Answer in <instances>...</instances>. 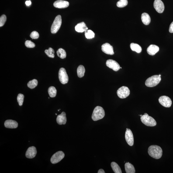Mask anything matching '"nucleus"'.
Here are the masks:
<instances>
[{"label": "nucleus", "mask_w": 173, "mask_h": 173, "mask_svg": "<svg viewBox=\"0 0 173 173\" xmlns=\"http://www.w3.org/2000/svg\"><path fill=\"white\" fill-rule=\"evenodd\" d=\"M140 115V116L141 117V116H142V115Z\"/></svg>", "instance_id": "39"}, {"label": "nucleus", "mask_w": 173, "mask_h": 173, "mask_svg": "<svg viewBox=\"0 0 173 173\" xmlns=\"http://www.w3.org/2000/svg\"><path fill=\"white\" fill-rule=\"evenodd\" d=\"M62 20L61 15H59L56 17L52 25L51 31L53 34L57 33L59 29L62 24Z\"/></svg>", "instance_id": "5"}, {"label": "nucleus", "mask_w": 173, "mask_h": 173, "mask_svg": "<svg viewBox=\"0 0 173 173\" xmlns=\"http://www.w3.org/2000/svg\"><path fill=\"white\" fill-rule=\"evenodd\" d=\"M169 31L170 33H173V21L171 22V23L170 25Z\"/></svg>", "instance_id": "35"}, {"label": "nucleus", "mask_w": 173, "mask_h": 173, "mask_svg": "<svg viewBox=\"0 0 173 173\" xmlns=\"http://www.w3.org/2000/svg\"><path fill=\"white\" fill-rule=\"evenodd\" d=\"M161 80V77H160L159 75H153L147 79L145 84L147 87H154L159 84Z\"/></svg>", "instance_id": "3"}, {"label": "nucleus", "mask_w": 173, "mask_h": 173, "mask_svg": "<svg viewBox=\"0 0 173 173\" xmlns=\"http://www.w3.org/2000/svg\"><path fill=\"white\" fill-rule=\"evenodd\" d=\"M159 76L160 77L161 76V75H160V74H159Z\"/></svg>", "instance_id": "38"}, {"label": "nucleus", "mask_w": 173, "mask_h": 173, "mask_svg": "<svg viewBox=\"0 0 173 173\" xmlns=\"http://www.w3.org/2000/svg\"><path fill=\"white\" fill-rule=\"evenodd\" d=\"M120 68L122 69V67H120Z\"/></svg>", "instance_id": "40"}, {"label": "nucleus", "mask_w": 173, "mask_h": 173, "mask_svg": "<svg viewBox=\"0 0 173 173\" xmlns=\"http://www.w3.org/2000/svg\"><path fill=\"white\" fill-rule=\"evenodd\" d=\"M125 138L129 146H132L134 145V137L133 133L130 129L127 128L125 133Z\"/></svg>", "instance_id": "10"}, {"label": "nucleus", "mask_w": 173, "mask_h": 173, "mask_svg": "<svg viewBox=\"0 0 173 173\" xmlns=\"http://www.w3.org/2000/svg\"><path fill=\"white\" fill-rule=\"evenodd\" d=\"M4 125L5 127L8 128L15 129L18 127V123L15 121L8 120L5 121Z\"/></svg>", "instance_id": "16"}, {"label": "nucleus", "mask_w": 173, "mask_h": 173, "mask_svg": "<svg viewBox=\"0 0 173 173\" xmlns=\"http://www.w3.org/2000/svg\"><path fill=\"white\" fill-rule=\"evenodd\" d=\"M7 20V17L5 15H3L0 18V26H3L5 24Z\"/></svg>", "instance_id": "33"}, {"label": "nucleus", "mask_w": 173, "mask_h": 173, "mask_svg": "<svg viewBox=\"0 0 173 173\" xmlns=\"http://www.w3.org/2000/svg\"><path fill=\"white\" fill-rule=\"evenodd\" d=\"M154 7L156 11L159 13H162L164 12V5L161 0H155L154 3Z\"/></svg>", "instance_id": "12"}, {"label": "nucleus", "mask_w": 173, "mask_h": 173, "mask_svg": "<svg viewBox=\"0 0 173 173\" xmlns=\"http://www.w3.org/2000/svg\"><path fill=\"white\" fill-rule=\"evenodd\" d=\"M105 116V112L103 108L101 106H97L94 109L92 118L94 121H97L103 118Z\"/></svg>", "instance_id": "2"}, {"label": "nucleus", "mask_w": 173, "mask_h": 173, "mask_svg": "<svg viewBox=\"0 0 173 173\" xmlns=\"http://www.w3.org/2000/svg\"><path fill=\"white\" fill-rule=\"evenodd\" d=\"M102 51L107 54L113 55L114 54L113 47L109 43H105L102 45L101 46Z\"/></svg>", "instance_id": "13"}, {"label": "nucleus", "mask_w": 173, "mask_h": 173, "mask_svg": "<svg viewBox=\"0 0 173 173\" xmlns=\"http://www.w3.org/2000/svg\"><path fill=\"white\" fill-rule=\"evenodd\" d=\"M25 45L28 48H33L35 46L34 43L30 40H27L25 42Z\"/></svg>", "instance_id": "32"}, {"label": "nucleus", "mask_w": 173, "mask_h": 173, "mask_svg": "<svg viewBox=\"0 0 173 173\" xmlns=\"http://www.w3.org/2000/svg\"><path fill=\"white\" fill-rule=\"evenodd\" d=\"M58 77L60 82L64 84L68 83L69 78L65 69L61 68L59 70Z\"/></svg>", "instance_id": "6"}, {"label": "nucleus", "mask_w": 173, "mask_h": 173, "mask_svg": "<svg viewBox=\"0 0 173 173\" xmlns=\"http://www.w3.org/2000/svg\"><path fill=\"white\" fill-rule=\"evenodd\" d=\"M38 81L36 79H33L32 81H29L28 83L27 86L31 89H33L37 86Z\"/></svg>", "instance_id": "27"}, {"label": "nucleus", "mask_w": 173, "mask_h": 173, "mask_svg": "<svg viewBox=\"0 0 173 173\" xmlns=\"http://www.w3.org/2000/svg\"><path fill=\"white\" fill-rule=\"evenodd\" d=\"M141 121L146 126L150 127L155 126L157 125V122L155 120L148 115H144L140 118Z\"/></svg>", "instance_id": "4"}, {"label": "nucleus", "mask_w": 173, "mask_h": 173, "mask_svg": "<svg viewBox=\"0 0 173 173\" xmlns=\"http://www.w3.org/2000/svg\"><path fill=\"white\" fill-rule=\"evenodd\" d=\"M54 6L55 7L58 8H64L68 7L69 3L68 1L58 0L54 3Z\"/></svg>", "instance_id": "15"}, {"label": "nucleus", "mask_w": 173, "mask_h": 173, "mask_svg": "<svg viewBox=\"0 0 173 173\" xmlns=\"http://www.w3.org/2000/svg\"><path fill=\"white\" fill-rule=\"evenodd\" d=\"M98 173H105L103 169H100L98 170Z\"/></svg>", "instance_id": "37"}, {"label": "nucleus", "mask_w": 173, "mask_h": 173, "mask_svg": "<svg viewBox=\"0 0 173 173\" xmlns=\"http://www.w3.org/2000/svg\"><path fill=\"white\" fill-rule=\"evenodd\" d=\"M106 65L109 68L112 69L114 71H117L120 69V67L117 62L112 59L107 60Z\"/></svg>", "instance_id": "11"}, {"label": "nucleus", "mask_w": 173, "mask_h": 173, "mask_svg": "<svg viewBox=\"0 0 173 173\" xmlns=\"http://www.w3.org/2000/svg\"><path fill=\"white\" fill-rule=\"evenodd\" d=\"M85 70V67L82 65L79 66L77 69V73L78 77L79 78H82L84 76Z\"/></svg>", "instance_id": "23"}, {"label": "nucleus", "mask_w": 173, "mask_h": 173, "mask_svg": "<svg viewBox=\"0 0 173 173\" xmlns=\"http://www.w3.org/2000/svg\"><path fill=\"white\" fill-rule=\"evenodd\" d=\"M31 4L32 2L30 1H27L25 2V4H26V5H27L28 6H29V5H31Z\"/></svg>", "instance_id": "36"}, {"label": "nucleus", "mask_w": 173, "mask_h": 173, "mask_svg": "<svg viewBox=\"0 0 173 173\" xmlns=\"http://www.w3.org/2000/svg\"><path fill=\"white\" fill-rule=\"evenodd\" d=\"M158 101L161 105L164 107L170 108L172 104V101L171 98L165 96L160 97Z\"/></svg>", "instance_id": "9"}, {"label": "nucleus", "mask_w": 173, "mask_h": 173, "mask_svg": "<svg viewBox=\"0 0 173 173\" xmlns=\"http://www.w3.org/2000/svg\"><path fill=\"white\" fill-rule=\"evenodd\" d=\"M65 112H63L61 114L58 115L57 121L59 125L65 124L67 123V119Z\"/></svg>", "instance_id": "18"}, {"label": "nucleus", "mask_w": 173, "mask_h": 173, "mask_svg": "<svg viewBox=\"0 0 173 173\" xmlns=\"http://www.w3.org/2000/svg\"><path fill=\"white\" fill-rule=\"evenodd\" d=\"M112 170L115 173H122V171L121 169L118 164L116 163L112 162L111 163Z\"/></svg>", "instance_id": "24"}, {"label": "nucleus", "mask_w": 173, "mask_h": 173, "mask_svg": "<svg viewBox=\"0 0 173 173\" xmlns=\"http://www.w3.org/2000/svg\"><path fill=\"white\" fill-rule=\"evenodd\" d=\"M24 98V96L22 94H19L17 96V100L20 106H21L23 104Z\"/></svg>", "instance_id": "31"}, {"label": "nucleus", "mask_w": 173, "mask_h": 173, "mask_svg": "<svg viewBox=\"0 0 173 173\" xmlns=\"http://www.w3.org/2000/svg\"><path fill=\"white\" fill-rule=\"evenodd\" d=\"M37 151L35 147L32 146L29 147L26 152L25 156L27 158L32 159L35 157Z\"/></svg>", "instance_id": "14"}, {"label": "nucleus", "mask_w": 173, "mask_h": 173, "mask_svg": "<svg viewBox=\"0 0 173 173\" xmlns=\"http://www.w3.org/2000/svg\"><path fill=\"white\" fill-rule=\"evenodd\" d=\"M48 93L50 97L54 98L56 96L57 93V90L53 86L50 87L49 88Z\"/></svg>", "instance_id": "26"}, {"label": "nucleus", "mask_w": 173, "mask_h": 173, "mask_svg": "<svg viewBox=\"0 0 173 173\" xmlns=\"http://www.w3.org/2000/svg\"><path fill=\"white\" fill-rule=\"evenodd\" d=\"M30 36L32 39H37L39 38V34L37 32L34 31L31 33Z\"/></svg>", "instance_id": "34"}, {"label": "nucleus", "mask_w": 173, "mask_h": 173, "mask_svg": "<svg viewBox=\"0 0 173 173\" xmlns=\"http://www.w3.org/2000/svg\"><path fill=\"white\" fill-rule=\"evenodd\" d=\"M64 154L63 152L59 151L53 154L51 158V162L53 164H56L59 162L64 157Z\"/></svg>", "instance_id": "8"}, {"label": "nucleus", "mask_w": 173, "mask_h": 173, "mask_svg": "<svg viewBox=\"0 0 173 173\" xmlns=\"http://www.w3.org/2000/svg\"><path fill=\"white\" fill-rule=\"evenodd\" d=\"M159 48L158 46L154 45H151L147 49V52L150 55L154 56L159 51Z\"/></svg>", "instance_id": "17"}, {"label": "nucleus", "mask_w": 173, "mask_h": 173, "mask_svg": "<svg viewBox=\"0 0 173 173\" xmlns=\"http://www.w3.org/2000/svg\"><path fill=\"white\" fill-rule=\"evenodd\" d=\"M148 153L150 157L158 159L162 157L163 150L160 146L152 145L149 147Z\"/></svg>", "instance_id": "1"}, {"label": "nucleus", "mask_w": 173, "mask_h": 173, "mask_svg": "<svg viewBox=\"0 0 173 173\" xmlns=\"http://www.w3.org/2000/svg\"><path fill=\"white\" fill-rule=\"evenodd\" d=\"M130 47L132 51L137 53H140L142 51V48L137 44L132 43L130 44Z\"/></svg>", "instance_id": "22"}, {"label": "nucleus", "mask_w": 173, "mask_h": 173, "mask_svg": "<svg viewBox=\"0 0 173 173\" xmlns=\"http://www.w3.org/2000/svg\"><path fill=\"white\" fill-rule=\"evenodd\" d=\"M85 34L86 37L88 39H92L95 37V33L90 29L86 31Z\"/></svg>", "instance_id": "29"}, {"label": "nucleus", "mask_w": 173, "mask_h": 173, "mask_svg": "<svg viewBox=\"0 0 173 173\" xmlns=\"http://www.w3.org/2000/svg\"><path fill=\"white\" fill-rule=\"evenodd\" d=\"M128 4L127 0H120L117 3V6L120 8L124 7Z\"/></svg>", "instance_id": "30"}, {"label": "nucleus", "mask_w": 173, "mask_h": 173, "mask_svg": "<svg viewBox=\"0 0 173 173\" xmlns=\"http://www.w3.org/2000/svg\"><path fill=\"white\" fill-rule=\"evenodd\" d=\"M125 168L127 173H135V170L134 166L130 163L128 162L126 163L125 164Z\"/></svg>", "instance_id": "21"}, {"label": "nucleus", "mask_w": 173, "mask_h": 173, "mask_svg": "<svg viewBox=\"0 0 173 173\" xmlns=\"http://www.w3.org/2000/svg\"><path fill=\"white\" fill-rule=\"evenodd\" d=\"M141 20L145 25H148L151 22V18L148 14L144 13L142 14Z\"/></svg>", "instance_id": "20"}, {"label": "nucleus", "mask_w": 173, "mask_h": 173, "mask_svg": "<svg viewBox=\"0 0 173 173\" xmlns=\"http://www.w3.org/2000/svg\"><path fill=\"white\" fill-rule=\"evenodd\" d=\"M57 54L58 56L61 59L65 58L67 57L65 50L62 48H60L57 51Z\"/></svg>", "instance_id": "25"}, {"label": "nucleus", "mask_w": 173, "mask_h": 173, "mask_svg": "<svg viewBox=\"0 0 173 173\" xmlns=\"http://www.w3.org/2000/svg\"><path fill=\"white\" fill-rule=\"evenodd\" d=\"M45 52L49 57L54 58L55 57V51L51 47H50L48 50H46Z\"/></svg>", "instance_id": "28"}, {"label": "nucleus", "mask_w": 173, "mask_h": 173, "mask_svg": "<svg viewBox=\"0 0 173 173\" xmlns=\"http://www.w3.org/2000/svg\"><path fill=\"white\" fill-rule=\"evenodd\" d=\"M76 31L78 33H83L88 30V28L84 22L78 23L75 27Z\"/></svg>", "instance_id": "19"}, {"label": "nucleus", "mask_w": 173, "mask_h": 173, "mask_svg": "<svg viewBox=\"0 0 173 173\" xmlns=\"http://www.w3.org/2000/svg\"><path fill=\"white\" fill-rule=\"evenodd\" d=\"M130 90L128 87L122 86L118 89L117 93L119 98L123 99L127 97L130 94Z\"/></svg>", "instance_id": "7"}]
</instances>
